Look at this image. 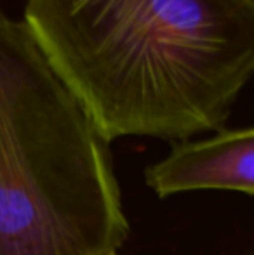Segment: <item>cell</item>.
<instances>
[{"instance_id":"1","label":"cell","mask_w":254,"mask_h":255,"mask_svg":"<svg viewBox=\"0 0 254 255\" xmlns=\"http://www.w3.org/2000/svg\"><path fill=\"white\" fill-rule=\"evenodd\" d=\"M23 21L106 142L221 130L254 71V0H26Z\"/></svg>"},{"instance_id":"2","label":"cell","mask_w":254,"mask_h":255,"mask_svg":"<svg viewBox=\"0 0 254 255\" xmlns=\"http://www.w3.org/2000/svg\"><path fill=\"white\" fill-rule=\"evenodd\" d=\"M127 233L108 142L0 12V255H115Z\"/></svg>"},{"instance_id":"3","label":"cell","mask_w":254,"mask_h":255,"mask_svg":"<svg viewBox=\"0 0 254 255\" xmlns=\"http://www.w3.org/2000/svg\"><path fill=\"white\" fill-rule=\"evenodd\" d=\"M145 181L159 198L200 189L254 195V130H218L213 137L180 142L146 168Z\"/></svg>"}]
</instances>
